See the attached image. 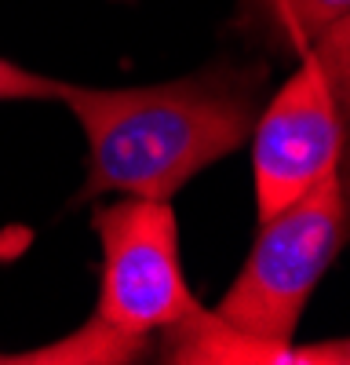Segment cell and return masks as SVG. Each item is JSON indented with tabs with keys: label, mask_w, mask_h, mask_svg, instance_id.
I'll list each match as a JSON object with an SVG mask.
<instances>
[{
	"label": "cell",
	"mask_w": 350,
	"mask_h": 365,
	"mask_svg": "<svg viewBox=\"0 0 350 365\" xmlns=\"http://www.w3.org/2000/svg\"><path fill=\"white\" fill-rule=\"evenodd\" d=\"M259 70H201L146 88H77L63 103L88 139V182L99 194L171 201L208 165L233 154L259 117Z\"/></svg>",
	"instance_id": "cell-1"
},
{
	"label": "cell",
	"mask_w": 350,
	"mask_h": 365,
	"mask_svg": "<svg viewBox=\"0 0 350 365\" xmlns=\"http://www.w3.org/2000/svg\"><path fill=\"white\" fill-rule=\"evenodd\" d=\"M350 234V201L339 168L314 187L259 220L255 245L233 278L216 314L233 329L267 344H292L307 299L339 256Z\"/></svg>",
	"instance_id": "cell-2"
},
{
	"label": "cell",
	"mask_w": 350,
	"mask_h": 365,
	"mask_svg": "<svg viewBox=\"0 0 350 365\" xmlns=\"http://www.w3.org/2000/svg\"><path fill=\"white\" fill-rule=\"evenodd\" d=\"M92 227L102 241V285L95 307L102 329L150 344V332L183 322L201 307L183 274L179 227L168 201L121 197L99 208Z\"/></svg>",
	"instance_id": "cell-3"
},
{
	"label": "cell",
	"mask_w": 350,
	"mask_h": 365,
	"mask_svg": "<svg viewBox=\"0 0 350 365\" xmlns=\"http://www.w3.org/2000/svg\"><path fill=\"white\" fill-rule=\"evenodd\" d=\"M252 125V175L259 220L303 197L343 161V117L310 51Z\"/></svg>",
	"instance_id": "cell-4"
},
{
	"label": "cell",
	"mask_w": 350,
	"mask_h": 365,
	"mask_svg": "<svg viewBox=\"0 0 350 365\" xmlns=\"http://www.w3.org/2000/svg\"><path fill=\"white\" fill-rule=\"evenodd\" d=\"M164 361H238V365H299L296 344H267L233 329L216 311L197 307L190 318L161 329Z\"/></svg>",
	"instance_id": "cell-5"
},
{
	"label": "cell",
	"mask_w": 350,
	"mask_h": 365,
	"mask_svg": "<svg viewBox=\"0 0 350 365\" xmlns=\"http://www.w3.org/2000/svg\"><path fill=\"white\" fill-rule=\"evenodd\" d=\"M350 15V0H241V22L303 55L325 29Z\"/></svg>",
	"instance_id": "cell-6"
},
{
	"label": "cell",
	"mask_w": 350,
	"mask_h": 365,
	"mask_svg": "<svg viewBox=\"0 0 350 365\" xmlns=\"http://www.w3.org/2000/svg\"><path fill=\"white\" fill-rule=\"evenodd\" d=\"M321 73L329 81V91L336 99V110L343 117V161H339V182L346 190V201H350V15L339 19L332 29H325L310 48H307Z\"/></svg>",
	"instance_id": "cell-7"
},
{
	"label": "cell",
	"mask_w": 350,
	"mask_h": 365,
	"mask_svg": "<svg viewBox=\"0 0 350 365\" xmlns=\"http://www.w3.org/2000/svg\"><path fill=\"white\" fill-rule=\"evenodd\" d=\"M146 351H150V344L124 340L92 318L63 344H51V347L29 351V354H0V361H135Z\"/></svg>",
	"instance_id": "cell-8"
},
{
	"label": "cell",
	"mask_w": 350,
	"mask_h": 365,
	"mask_svg": "<svg viewBox=\"0 0 350 365\" xmlns=\"http://www.w3.org/2000/svg\"><path fill=\"white\" fill-rule=\"evenodd\" d=\"M66 81H55L44 73H33L18 63H8L0 58V103L11 99H63L66 96Z\"/></svg>",
	"instance_id": "cell-9"
}]
</instances>
